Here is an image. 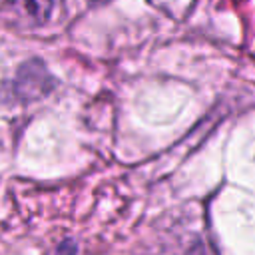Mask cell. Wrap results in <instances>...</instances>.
<instances>
[{"label":"cell","instance_id":"cell-1","mask_svg":"<svg viewBox=\"0 0 255 255\" xmlns=\"http://www.w3.org/2000/svg\"><path fill=\"white\" fill-rule=\"evenodd\" d=\"M62 0H6L8 14L22 26L48 24Z\"/></svg>","mask_w":255,"mask_h":255},{"label":"cell","instance_id":"cell-2","mask_svg":"<svg viewBox=\"0 0 255 255\" xmlns=\"http://www.w3.org/2000/svg\"><path fill=\"white\" fill-rule=\"evenodd\" d=\"M52 84L54 82L48 76L46 68L40 62L32 60V62H28L26 66L20 68V74H18V80H16V92L24 100H36V98L44 96L50 90Z\"/></svg>","mask_w":255,"mask_h":255},{"label":"cell","instance_id":"cell-3","mask_svg":"<svg viewBox=\"0 0 255 255\" xmlns=\"http://www.w3.org/2000/svg\"><path fill=\"white\" fill-rule=\"evenodd\" d=\"M52 255H76V245L72 241H62L60 245H56Z\"/></svg>","mask_w":255,"mask_h":255},{"label":"cell","instance_id":"cell-4","mask_svg":"<svg viewBox=\"0 0 255 255\" xmlns=\"http://www.w3.org/2000/svg\"><path fill=\"white\" fill-rule=\"evenodd\" d=\"M90 4H104V2H110V0H88Z\"/></svg>","mask_w":255,"mask_h":255}]
</instances>
